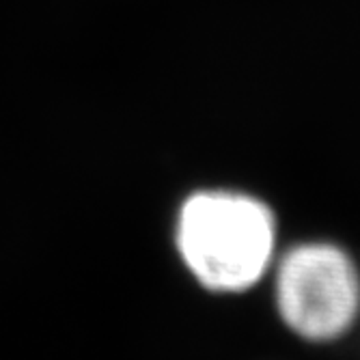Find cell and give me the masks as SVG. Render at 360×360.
<instances>
[{
  "mask_svg": "<svg viewBox=\"0 0 360 360\" xmlns=\"http://www.w3.org/2000/svg\"><path fill=\"white\" fill-rule=\"evenodd\" d=\"M268 283L278 321L304 343L333 345L360 321V266L339 242L281 246Z\"/></svg>",
  "mask_w": 360,
  "mask_h": 360,
  "instance_id": "cell-2",
  "label": "cell"
},
{
  "mask_svg": "<svg viewBox=\"0 0 360 360\" xmlns=\"http://www.w3.org/2000/svg\"><path fill=\"white\" fill-rule=\"evenodd\" d=\"M281 248L278 220L261 196L229 186L190 190L173 216V250L207 293L240 296L259 287Z\"/></svg>",
  "mask_w": 360,
  "mask_h": 360,
  "instance_id": "cell-1",
  "label": "cell"
}]
</instances>
